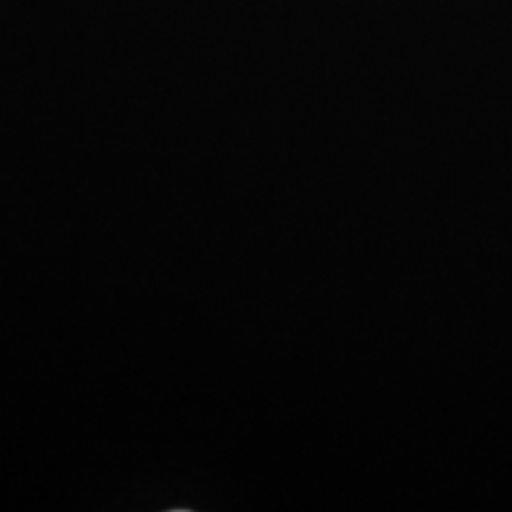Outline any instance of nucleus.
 I'll use <instances>...</instances> for the list:
<instances>
[]
</instances>
